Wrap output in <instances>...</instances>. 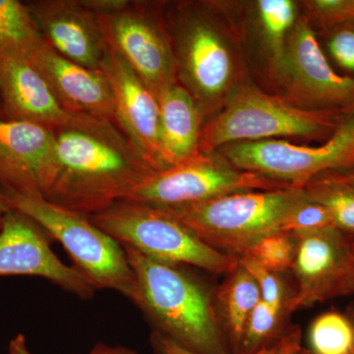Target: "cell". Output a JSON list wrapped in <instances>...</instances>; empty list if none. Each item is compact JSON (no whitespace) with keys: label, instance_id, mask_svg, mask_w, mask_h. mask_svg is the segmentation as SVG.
Here are the masks:
<instances>
[{"label":"cell","instance_id":"obj_1","mask_svg":"<svg viewBox=\"0 0 354 354\" xmlns=\"http://www.w3.org/2000/svg\"><path fill=\"white\" fill-rule=\"evenodd\" d=\"M55 165L46 201L92 216L127 200L155 169L111 121L83 115L53 129Z\"/></svg>","mask_w":354,"mask_h":354},{"label":"cell","instance_id":"obj_2","mask_svg":"<svg viewBox=\"0 0 354 354\" xmlns=\"http://www.w3.org/2000/svg\"><path fill=\"white\" fill-rule=\"evenodd\" d=\"M122 246L136 278L133 304L150 320L153 330L194 353L228 354L227 337L206 286L181 266L157 262Z\"/></svg>","mask_w":354,"mask_h":354},{"label":"cell","instance_id":"obj_3","mask_svg":"<svg viewBox=\"0 0 354 354\" xmlns=\"http://www.w3.org/2000/svg\"><path fill=\"white\" fill-rule=\"evenodd\" d=\"M307 199L304 187H290L241 191L165 209L209 246L239 258L267 235L281 232Z\"/></svg>","mask_w":354,"mask_h":354},{"label":"cell","instance_id":"obj_4","mask_svg":"<svg viewBox=\"0 0 354 354\" xmlns=\"http://www.w3.org/2000/svg\"><path fill=\"white\" fill-rule=\"evenodd\" d=\"M7 206L31 218L69 254L73 267L97 290H113L134 302L137 283L120 242L88 216L55 206L41 197L0 189Z\"/></svg>","mask_w":354,"mask_h":354},{"label":"cell","instance_id":"obj_5","mask_svg":"<svg viewBox=\"0 0 354 354\" xmlns=\"http://www.w3.org/2000/svg\"><path fill=\"white\" fill-rule=\"evenodd\" d=\"M120 242L157 262L193 266L213 274L232 272L239 259L205 243L185 223L160 207L118 201L88 216Z\"/></svg>","mask_w":354,"mask_h":354},{"label":"cell","instance_id":"obj_6","mask_svg":"<svg viewBox=\"0 0 354 354\" xmlns=\"http://www.w3.org/2000/svg\"><path fill=\"white\" fill-rule=\"evenodd\" d=\"M342 113L312 111L256 88H243L203 127L199 151L211 155L230 144L281 137L326 141L334 133Z\"/></svg>","mask_w":354,"mask_h":354},{"label":"cell","instance_id":"obj_7","mask_svg":"<svg viewBox=\"0 0 354 354\" xmlns=\"http://www.w3.org/2000/svg\"><path fill=\"white\" fill-rule=\"evenodd\" d=\"M218 152L241 171L291 187H304L324 174L354 167V106L342 113L334 133L322 145L298 146L272 139L230 144Z\"/></svg>","mask_w":354,"mask_h":354},{"label":"cell","instance_id":"obj_8","mask_svg":"<svg viewBox=\"0 0 354 354\" xmlns=\"http://www.w3.org/2000/svg\"><path fill=\"white\" fill-rule=\"evenodd\" d=\"M109 48L157 95L178 83V68L167 23L151 2L120 0L97 13Z\"/></svg>","mask_w":354,"mask_h":354},{"label":"cell","instance_id":"obj_9","mask_svg":"<svg viewBox=\"0 0 354 354\" xmlns=\"http://www.w3.org/2000/svg\"><path fill=\"white\" fill-rule=\"evenodd\" d=\"M290 187L236 169L220 155L201 153L183 164L153 172L127 200L169 208L241 191Z\"/></svg>","mask_w":354,"mask_h":354},{"label":"cell","instance_id":"obj_10","mask_svg":"<svg viewBox=\"0 0 354 354\" xmlns=\"http://www.w3.org/2000/svg\"><path fill=\"white\" fill-rule=\"evenodd\" d=\"M169 21L178 83L203 109L218 100L230 87L234 64L230 50L211 23L188 7L177 9Z\"/></svg>","mask_w":354,"mask_h":354},{"label":"cell","instance_id":"obj_11","mask_svg":"<svg viewBox=\"0 0 354 354\" xmlns=\"http://www.w3.org/2000/svg\"><path fill=\"white\" fill-rule=\"evenodd\" d=\"M297 241L291 271L297 288L288 311L354 295L351 239L335 227L292 234Z\"/></svg>","mask_w":354,"mask_h":354},{"label":"cell","instance_id":"obj_12","mask_svg":"<svg viewBox=\"0 0 354 354\" xmlns=\"http://www.w3.org/2000/svg\"><path fill=\"white\" fill-rule=\"evenodd\" d=\"M279 75L301 108L344 111L354 106V78L333 68L307 20L297 23L288 37Z\"/></svg>","mask_w":354,"mask_h":354},{"label":"cell","instance_id":"obj_13","mask_svg":"<svg viewBox=\"0 0 354 354\" xmlns=\"http://www.w3.org/2000/svg\"><path fill=\"white\" fill-rule=\"evenodd\" d=\"M51 241L39 223L9 209L0 227V277H41L83 299L94 297L95 290L87 279L53 253Z\"/></svg>","mask_w":354,"mask_h":354},{"label":"cell","instance_id":"obj_14","mask_svg":"<svg viewBox=\"0 0 354 354\" xmlns=\"http://www.w3.org/2000/svg\"><path fill=\"white\" fill-rule=\"evenodd\" d=\"M102 71L113 91L118 127L156 171L169 169L160 140L157 95L111 48Z\"/></svg>","mask_w":354,"mask_h":354},{"label":"cell","instance_id":"obj_15","mask_svg":"<svg viewBox=\"0 0 354 354\" xmlns=\"http://www.w3.org/2000/svg\"><path fill=\"white\" fill-rule=\"evenodd\" d=\"M55 165L50 128L0 118V184L26 196L44 198Z\"/></svg>","mask_w":354,"mask_h":354},{"label":"cell","instance_id":"obj_16","mask_svg":"<svg viewBox=\"0 0 354 354\" xmlns=\"http://www.w3.org/2000/svg\"><path fill=\"white\" fill-rule=\"evenodd\" d=\"M28 6L44 43L77 64L102 70L109 44L97 14L85 0H43Z\"/></svg>","mask_w":354,"mask_h":354},{"label":"cell","instance_id":"obj_17","mask_svg":"<svg viewBox=\"0 0 354 354\" xmlns=\"http://www.w3.org/2000/svg\"><path fill=\"white\" fill-rule=\"evenodd\" d=\"M29 59L65 109L73 113L109 120L116 125L113 91L102 70L77 64L58 55L44 41Z\"/></svg>","mask_w":354,"mask_h":354},{"label":"cell","instance_id":"obj_18","mask_svg":"<svg viewBox=\"0 0 354 354\" xmlns=\"http://www.w3.org/2000/svg\"><path fill=\"white\" fill-rule=\"evenodd\" d=\"M0 95L10 120L57 129L75 124L86 115L65 109L39 70L24 57L0 55Z\"/></svg>","mask_w":354,"mask_h":354},{"label":"cell","instance_id":"obj_19","mask_svg":"<svg viewBox=\"0 0 354 354\" xmlns=\"http://www.w3.org/2000/svg\"><path fill=\"white\" fill-rule=\"evenodd\" d=\"M157 97L160 140L169 167L201 155L203 111L194 97L176 83L160 91Z\"/></svg>","mask_w":354,"mask_h":354},{"label":"cell","instance_id":"obj_20","mask_svg":"<svg viewBox=\"0 0 354 354\" xmlns=\"http://www.w3.org/2000/svg\"><path fill=\"white\" fill-rule=\"evenodd\" d=\"M261 300L259 286L250 274L237 265L216 292L215 309L228 346L239 354L242 335L251 312Z\"/></svg>","mask_w":354,"mask_h":354},{"label":"cell","instance_id":"obj_21","mask_svg":"<svg viewBox=\"0 0 354 354\" xmlns=\"http://www.w3.org/2000/svg\"><path fill=\"white\" fill-rule=\"evenodd\" d=\"M44 41L28 4L0 0V55L30 58Z\"/></svg>","mask_w":354,"mask_h":354},{"label":"cell","instance_id":"obj_22","mask_svg":"<svg viewBox=\"0 0 354 354\" xmlns=\"http://www.w3.org/2000/svg\"><path fill=\"white\" fill-rule=\"evenodd\" d=\"M312 201L322 205L333 225L348 236H354V185L333 172L316 177L304 186Z\"/></svg>","mask_w":354,"mask_h":354},{"label":"cell","instance_id":"obj_23","mask_svg":"<svg viewBox=\"0 0 354 354\" xmlns=\"http://www.w3.org/2000/svg\"><path fill=\"white\" fill-rule=\"evenodd\" d=\"M308 354H354V323L348 314L330 311L314 319L308 330Z\"/></svg>","mask_w":354,"mask_h":354},{"label":"cell","instance_id":"obj_24","mask_svg":"<svg viewBox=\"0 0 354 354\" xmlns=\"http://www.w3.org/2000/svg\"><path fill=\"white\" fill-rule=\"evenodd\" d=\"M257 7L272 64L279 74L285 62L288 35L295 20V4L290 0H260Z\"/></svg>","mask_w":354,"mask_h":354},{"label":"cell","instance_id":"obj_25","mask_svg":"<svg viewBox=\"0 0 354 354\" xmlns=\"http://www.w3.org/2000/svg\"><path fill=\"white\" fill-rule=\"evenodd\" d=\"M288 313V310L277 308L261 299L247 320L239 354L256 353L278 342L285 334L281 328Z\"/></svg>","mask_w":354,"mask_h":354},{"label":"cell","instance_id":"obj_26","mask_svg":"<svg viewBox=\"0 0 354 354\" xmlns=\"http://www.w3.org/2000/svg\"><path fill=\"white\" fill-rule=\"evenodd\" d=\"M295 248V235L279 232L267 235L242 256L252 258L268 271L279 274L292 269Z\"/></svg>","mask_w":354,"mask_h":354},{"label":"cell","instance_id":"obj_27","mask_svg":"<svg viewBox=\"0 0 354 354\" xmlns=\"http://www.w3.org/2000/svg\"><path fill=\"white\" fill-rule=\"evenodd\" d=\"M237 259L239 264L252 276L259 286L261 299L277 308L286 309L288 311V301L290 297L286 295L285 286L278 274L268 271L259 263L248 256H241Z\"/></svg>","mask_w":354,"mask_h":354},{"label":"cell","instance_id":"obj_28","mask_svg":"<svg viewBox=\"0 0 354 354\" xmlns=\"http://www.w3.org/2000/svg\"><path fill=\"white\" fill-rule=\"evenodd\" d=\"M326 46L335 64L354 78V21L325 31Z\"/></svg>","mask_w":354,"mask_h":354},{"label":"cell","instance_id":"obj_29","mask_svg":"<svg viewBox=\"0 0 354 354\" xmlns=\"http://www.w3.org/2000/svg\"><path fill=\"white\" fill-rule=\"evenodd\" d=\"M329 227H334V225L327 209L308 197L306 201L293 211L281 232L298 234Z\"/></svg>","mask_w":354,"mask_h":354},{"label":"cell","instance_id":"obj_30","mask_svg":"<svg viewBox=\"0 0 354 354\" xmlns=\"http://www.w3.org/2000/svg\"><path fill=\"white\" fill-rule=\"evenodd\" d=\"M305 3L324 31L354 21V0H312Z\"/></svg>","mask_w":354,"mask_h":354},{"label":"cell","instance_id":"obj_31","mask_svg":"<svg viewBox=\"0 0 354 354\" xmlns=\"http://www.w3.org/2000/svg\"><path fill=\"white\" fill-rule=\"evenodd\" d=\"M150 342L153 354H202L183 348V346L172 341L167 335L156 332V330H153L151 334ZM279 348H281V339L272 346H265L260 351L250 354H279Z\"/></svg>","mask_w":354,"mask_h":354},{"label":"cell","instance_id":"obj_32","mask_svg":"<svg viewBox=\"0 0 354 354\" xmlns=\"http://www.w3.org/2000/svg\"><path fill=\"white\" fill-rule=\"evenodd\" d=\"M9 354H32L27 346L24 335L14 337L8 344ZM90 354H138L123 346H109L104 344H95Z\"/></svg>","mask_w":354,"mask_h":354},{"label":"cell","instance_id":"obj_33","mask_svg":"<svg viewBox=\"0 0 354 354\" xmlns=\"http://www.w3.org/2000/svg\"><path fill=\"white\" fill-rule=\"evenodd\" d=\"M279 354H308L307 349L302 348L299 328H292L285 332L281 337Z\"/></svg>","mask_w":354,"mask_h":354},{"label":"cell","instance_id":"obj_34","mask_svg":"<svg viewBox=\"0 0 354 354\" xmlns=\"http://www.w3.org/2000/svg\"><path fill=\"white\" fill-rule=\"evenodd\" d=\"M333 174L342 179V180L346 181V183L354 185V167L346 169V171L333 172Z\"/></svg>","mask_w":354,"mask_h":354},{"label":"cell","instance_id":"obj_35","mask_svg":"<svg viewBox=\"0 0 354 354\" xmlns=\"http://www.w3.org/2000/svg\"><path fill=\"white\" fill-rule=\"evenodd\" d=\"M9 208L7 206L6 202L4 201L3 197L0 194V227H1L2 220H3V216L6 215V212L8 211Z\"/></svg>","mask_w":354,"mask_h":354},{"label":"cell","instance_id":"obj_36","mask_svg":"<svg viewBox=\"0 0 354 354\" xmlns=\"http://www.w3.org/2000/svg\"><path fill=\"white\" fill-rule=\"evenodd\" d=\"M348 316L351 317V320L353 321L354 323V300L353 304H351V307H349L348 310Z\"/></svg>","mask_w":354,"mask_h":354},{"label":"cell","instance_id":"obj_37","mask_svg":"<svg viewBox=\"0 0 354 354\" xmlns=\"http://www.w3.org/2000/svg\"><path fill=\"white\" fill-rule=\"evenodd\" d=\"M351 248H353V252L354 254V239H351Z\"/></svg>","mask_w":354,"mask_h":354}]
</instances>
